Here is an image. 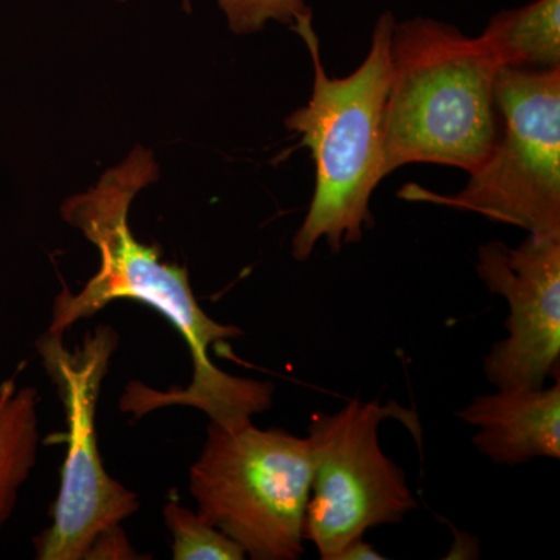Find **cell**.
Instances as JSON below:
<instances>
[{
    "label": "cell",
    "mask_w": 560,
    "mask_h": 560,
    "mask_svg": "<svg viewBox=\"0 0 560 560\" xmlns=\"http://www.w3.org/2000/svg\"><path fill=\"white\" fill-rule=\"evenodd\" d=\"M160 173L154 151L136 145L94 186L62 202V220L97 248L101 267L79 293L62 289L55 298L47 331L65 335L73 324L97 315L114 301L149 305L186 341L194 374L186 389L167 393L132 382L121 397V410L139 418L158 408L184 405L206 412L219 425H242L270 410L275 386L234 377L210 361L209 349L242 337L241 327L210 318L195 298L187 268L162 261L156 246L143 245L131 231L132 201L156 183Z\"/></svg>",
    "instance_id": "6da1fadb"
},
{
    "label": "cell",
    "mask_w": 560,
    "mask_h": 560,
    "mask_svg": "<svg viewBox=\"0 0 560 560\" xmlns=\"http://www.w3.org/2000/svg\"><path fill=\"white\" fill-rule=\"evenodd\" d=\"M481 36L430 18L396 22L383 110V176L410 164L474 172L499 138L500 70Z\"/></svg>",
    "instance_id": "7a4b0ae2"
},
{
    "label": "cell",
    "mask_w": 560,
    "mask_h": 560,
    "mask_svg": "<svg viewBox=\"0 0 560 560\" xmlns=\"http://www.w3.org/2000/svg\"><path fill=\"white\" fill-rule=\"evenodd\" d=\"M396 18L386 11L377 20L371 47L360 68L345 79L327 75L320 61L313 18L294 33L311 51V101L290 114L287 130L300 136L315 162V191L300 230L293 257L305 261L320 241L335 254L359 243L372 226L371 198L383 176V110L390 81V39Z\"/></svg>",
    "instance_id": "3957f363"
},
{
    "label": "cell",
    "mask_w": 560,
    "mask_h": 560,
    "mask_svg": "<svg viewBox=\"0 0 560 560\" xmlns=\"http://www.w3.org/2000/svg\"><path fill=\"white\" fill-rule=\"evenodd\" d=\"M312 489L308 438L250 422H210L189 490L198 514L254 560H296L304 552Z\"/></svg>",
    "instance_id": "277c9868"
},
{
    "label": "cell",
    "mask_w": 560,
    "mask_h": 560,
    "mask_svg": "<svg viewBox=\"0 0 560 560\" xmlns=\"http://www.w3.org/2000/svg\"><path fill=\"white\" fill-rule=\"evenodd\" d=\"M495 102L503 131L463 190L438 195L407 186L399 195L560 237V68H501Z\"/></svg>",
    "instance_id": "5b68a950"
},
{
    "label": "cell",
    "mask_w": 560,
    "mask_h": 560,
    "mask_svg": "<svg viewBox=\"0 0 560 560\" xmlns=\"http://www.w3.org/2000/svg\"><path fill=\"white\" fill-rule=\"evenodd\" d=\"M117 345L119 335L109 326L97 327L73 350L66 348L62 335L50 331L36 342L68 427L60 493L51 510V525L33 541L36 559L83 560L98 534L139 511L138 495L105 470L95 431L103 378Z\"/></svg>",
    "instance_id": "8992f818"
},
{
    "label": "cell",
    "mask_w": 560,
    "mask_h": 560,
    "mask_svg": "<svg viewBox=\"0 0 560 560\" xmlns=\"http://www.w3.org/2000/svg\"><path fill=\"white\" fill-rule=\"evenodd\" d=\"M396 404L350 400L341 410L315 412L308 425L312 489L304 539L331 560L370 529L404 522L418 500L407 474L382 451L383 419L407 416Z\"/></svg>",
    "instance_id": "52a82bcc"
},
{
    "label": "cell",
    "mask_w": 560,
    "mask_h": 560,
    "mask_svg": "<svg viewBox=\"0 0 560 560\" xmlns=\"http://www.w3.org/2000/svg\"><path fill=\"white\" fill-rule=\"evenodd\" d=\"M477 272L510 305L508 335L490 348L485 374L495 389H534L560 374V237L529 235L517 248L489 242Z\"/></svg>",
    "instance_id": "ba28073f"
},
{
    "label": "cell",
    "mask_w": 560,
    "mask_h": 560,
    "mask_svg": "<svg viewBox=\"0 0 560 560\" xmlns=\"http://www.w3.org/2000/svg\"><path fill=\"white\" fill-rule=\"evenodd\" d=\"M456 416L477 430L475 448L499 466L560 458V378L541 388L478 394Z\"/></svg>",
    "instance_id": "9c48e42d"
},
{
    "label": "cell",
    "mask_w": 560,
    "mask_h": 560,
    "mask_svg": "<svg viewBox=\"0 0 560 560\" xmlns=\"http://www.w3.org/2000/svg\"><path fill=\"white\" fill-rule=\"evenodd\" d=\"M481 38L500 68H560V0H534L500 11Z\"/></svg>",
    "instance_id": "30bf717a"
},
{
    "label": "cell",
    "mask_w": 560,
    "mask_h": 560,
    "mask_svg": "<svg viewBox=\"0 0 560 560\" xmlns=\"http://www.w3.org/2000/svg\"><path fill=\"white\" fill-rule=\"evenodd\" d=\"M38 427L36 389L18 386L16 375L0 383V530L38 460Z\"/></svg>",
    "instance_id": "8fae6325"
},
{
    "label": "cell",
    "mask_w": 560,
    "mask_h": 560,
    "mask_svg": "<svg viewBox=\"0 0 560 560\" xmlns=\"http://www.w3.org/2000/svg\"><path fill=\"white\" fill-rule=\"evenodd\" d=\"M164 522L173 536L175 560H243L246 552L237 541L221 533L198 512L171 500L164 506Z\"/></svg>",
    "instance_id": "7c38bea8"
},
{
    "label": "cell",
    "mask_w": 560,
    "mask_h": 560,
    "mask_svg": "<svg viewBox=\"0 0 560 560\" xmlns=\"http://www.w3.org/2000/svg\"><path fill=\"white\" fill-rule=\"evenodd\" d=\"M235 35L259 33L271 22L293 31L301 21L312 18L307 0H217Z\"/></svg>",
    "instance_id": "4fadbf2b"
},
{
    "label": "cell",
    "mask_w": 560,
    "mask_h": 560,
    "mask_svg": "<svg viewBox=\"0 0 560 560\" xmlns=\"http://www.w3.org/2000/svg\"><path fill=\"white\" fill-rule=\"evenodd\" d=\"M86 560H127L140 559L138 552L132 550L127 534L120 528V525L103 530L95 537L94 541L88 548ZM83 559V560H84Z\"/></svg>",
    "instance_id": "5bb4252c"
},
{
    "label": "cell",
    "mask_w": 560,
    "mask_h": 560,
    "mask_svg": "<svg viewBox=\"0 0 560 560\" xmlns=\"http://www.w3.org/2000/svg\"><path fill=\"white\" fill-rule=\"evenodd\" d=\"M385 559L371 544L363 539L350 541L331 560H378Z\"/></svg>",
    "instance_id": "9a60e30c"
},
{
    "label": "cell",
    "mask_w": 560,
    "mask_h": 560,
    "mask_svg": "<svg viewBox=\"0 0 560 560\" xmlns=\"http://www.w3.org/2000/svg\"><path fill=\"white\" fill-rule=\"evenodd\" d=\"M116 2H119V3H127V2H130V0H116Z\"/></svg>",
    "instance_id": "2e32d148"
}]
</instances>
